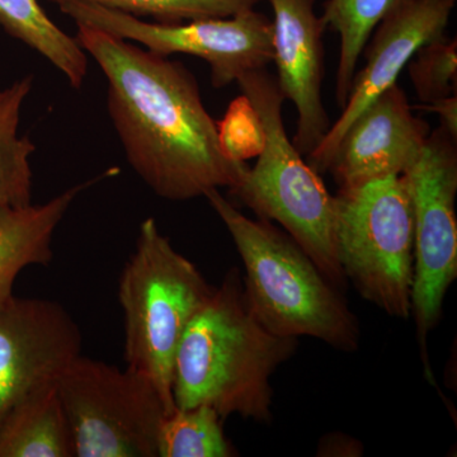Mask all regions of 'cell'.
<instances>
[{
    "label": "cell",
    "instance_id": "1",
    "mask_svg": "<svg viewBox=\"0 0 457 457\" xmlns=\"http://www.w3.org/2000/svg\"><path fill=\"white\" fill-rule=\"evenodd\" d=\"M77 27L75 40L106 77L108 114L126 159L147 187L168 201L236 187L249 167L222 152L195 75L134 42Z\"/></svg>",
    "mask_w": 457,
    "mask_h": 457
},
{
    "label": "cell",
    "instance_id": "2",
    "mask_svg": "<svg viewBox=\"0 0 457 457\" xmlns=\"http://www.w3.org/2000/svg\"><path fill=\"white\" fill-rule=\"evenodd\" d=\"M297 338L272 335L245 303L242 275L227 273L186 329L173 365L176 408L209 405L222 420H272L270 378L293 356Z\"/></svg>",
    "mask_w": 457,
    "mask_h": 457
},
{
    "label": "cell",
    "instance_id": "3",
    "mask_svg": "<svg viewBox=\"0 0 457 457\" xmlns=\"http://www.w3.org/2000/svg\"><path fill=\"white\" fill-rule=\"evenodd\" d=\"M204 198L242 258L245 303L264 329L285 338L312 337L339 351L357 350V318L339 288L293 237L270 221L249 219L219 189Z\"/></svg>",
    "mask_w": 457,
    "mask_h": 457
},
{
    "label": "cell",
    "instance_id": "4",
    "mask_svg": "<svg viewBox=\"0 0 457 457\" xmlns=\"http://www.w3.org/2000/svg\"><path fill=\"white\" fill-rule=\"evenodd\" d=\"M263 123V150L253 168L230 189L246 207L267 221H276L314 261L336 287L345 284L336 245V201L320 173L303 161L286 132V99L276 77L266 69L237 80Z\"/></svg>",
    "mask_w": 457,
    "mask_h": 457
},
{
    "label": "cell",
    "instance_id": "5",
    "mask_svg": "<svg viewBox=\"0 0 457 457\" xmlns=\"http://www.w3.org/2000/svg\"><path fill=\"white\" fill-rule=\"evenodd\" d=\"M200 270L171 245L153 218L141 222L134 253L123 267L119 302L128 368L155 385L168 414L173 365L180 339L213 293Z\"/></svg>",
    "mask_w": 457,
    "mask_h": 457
},
{
    "label": "cell",
    "instance_id": "6",
    "mask_svg": "<svg viewBox=\"0 0 457 457\" xmlns=\"http://www.w3.org/2000/svg\"><path fill=\"white\" fill-rule=\"evenodd\" d=\"M336 245L345 278L392 317H411L414 218L404 174L339 187Z\"/></svg>",
    "mask_w": 457,
    "mask_h": 457
},
{
    "label": "cell",
    "instance_id": "7",
    "mask_svg": "<svg viewBox=\"0 0 457 457\" xmlns=\"http://www.w3.org/2000/svg\"><path fill=\"white\" fill-rule=\"evenodd\" d=\"M75 457H158V433L168 411L140 372L75 357L56 383Z\"/></svg>",
    "mask_w": 457,
    "mask_h": 457
},
{
    "label": "cell",
    "instance_id": "8",
    "mask_svg": "<svg viewBox=\"0 0 457 457\" xmlns=\"http://www.w3.org/2000/svg\"><path fill=\"white\" fill-rule=\"evenodd\" d=\"M57 5L77 26L93 27L158 55L200 57L210 65L215 88L237 83L243 75L273 62L272 21L255 8L231 17L158 23L95 3L66 0Z\"/></svg>",
    "mask_w": 457,
    "mask_h": 457
},
{
    "label": "cell",
    "instance_id": "9",
    "mask_svg": "<svg viewBox=\"0 0 457 457\" xmlns=\"http://www.w3.org/2000/svg\"><path fill=\"white\" fill-rule=\"evenodd\" d=\"M414 218V270L411 315L426 372L427 337L437 326L445 296L457 278L456 139L438 126L416 163L404 173Z\"/></svg>",
    "mask_w": 457,
    "mask_h": 457
},
{
    "label": "cell",
    "instance_id": "10",
    "mask_svg": "<svg viewBox=\"0 0 457 457\" xmlns=\"http://www.w3.org/2000/svg\"><path fill=\"white\" fill-rule=\"evenodd\" d=\"M80 350L79 328L62 303L14 295L0 303V423L27 396L55 385Z\"/></svg>",
    "mask_w": 457,
    "mask_h": 457
},
{
    "label": "cell",
    "instance_id": "11",
    "mask_svg": "<svg viewBox=\"0 0 457 457\" xmlns=\"http://www.w3.org/2000/svg\"><path fill=\"white\" fill-rule=\"evenodd\" d=\"M457 0H411L384 18L366 44V62L354 74L347 101L324 139L306 156L318 173H326L339 140L351 123L399 75L420 47L444 37Z\"/></svg>",
    "mask_w": 457,
    "mask_h": 457
},
{
    "label": "cell",
    "instance_id": "12",
    "mask_svg": "<svg viewBox=\"0 0 457 457\" xmlns=\"http://www.w3.org/2000/svg\"><path fill=\"white\" fill-rule=\"evenodd\" d=\"M273 12V62L278 86L297 112L294 145L303 156L330 128L323 101L326 27L315 13V0H269Z\"/></svg>",
    "mask_w": 457,
    "mask_h": 457
},
{
    "label": "cell",
    "instance_id": "13",
    "mask_svg": "<svg viewBox=\"0 0 457 457\" xmlns=\"http://www.w3.org/2000/svg\"><path fill=\"white\" fill-rule=\"evenodd\" d=\"M431 131L413 114L404 89L394 84L351 123L327 171L338 187L403 174L416 163Z\"/></svg>",
    "mask_w": 457,
    "mask_h": 457
},
{
    "label": "cell",
    "instance_id": "14",
    "mask_svg": "<svg viewBox=\"0 0 457 457\" xmlns=\"http://www.w3.org/2000/svg\"><path fill=\"white\" fill-rule=\"evenodd\" d=\"M116 170L66 189L47 203L12 207L0 204V303L13 296L18 275L53 260L54 234L75 198Z\"/></svg>",
    "mask_w": 457,
    "mask_h": 457
},
{
    "label": "cell",
    "instance_id": "15",
    "mask_svg": "<svg viewBox=\"0 0 457 457\" xmlns=\"http://www.w3.org/2000/svg\"><path fill=\"white\" fill-rule=\"evenodd\" d=\"M0 457H75L56 384L27 396L4 417Z\"/></svg>",
    "mask_w": 457,
    "mask_h": 457
},
{
    "label": "cell",
    "instance_id": "16",
    "mask_svg": "<svg viewBox=\"0 0 457 457\" xmlns=\"http://www.w3.org/2000/svg\"><path fill=\"white\" fill-rule=\"evenodd\" d=\"M0 27L55 66L73 88L83 86L88 74L86 51L47 16L38 0H0Z\"/></svg>",
    "mask_w": 457,
    "mask_h": 457
},
{
    "label": "cell",
    "instance_id": "17",
    "mask_svg": "<svg viewBox=\"0 0 457 457\" xmlns=\"http://www.w3.org/2000/svg\"><path fill=\"white\" fill-rule=\"evenodd\" d=\"M411 0H327L323 22L339 37V57L336 75L337 104L347 101L357 66L378 23Z\"/></svg>",
    "mask_w": 457,
    "mask_h": 457
},
{
    "label": "cell",
    "instance_id": "18",
    "mask_svg": "<svg viewBox=\"0 0 457 457\" xmlns=\"http://www.w3.org/2000/svg\"><path fill=\"white\" fill-rule=\"evenodd\" d=\"M32 88V75L0 88V204L4 206L32 204L31 156L36 147L29 137L20 135L21 113Z\"/></svg>",
    "mask_w": 457,
    "mask_h": 457
},
{
    "label": "cell",
    "instance_id": "19",
    "mask_svg": "<svg viewBox=\"0 0 457 457\" xmlns=\"http://www.w3.org/2000/svg\"><path fill=\"white\" fill-rule=\"evenodd\" d=\"M221 420L220 414L209 405L174 409L159 428L158 457L237 456Z\"/></svg>",
    "mask_w": 457,
    "mask_h": 457
},
{
    "label": "cell",
    "instance_id": "20",
    "mask_svg": "<svg viewBox=\"0 0 457 457\" xmlns=\"http://www.w3.org/2000/svg\"><path fill=\"white\" fill-rule=\"evenodd\" d=\"M59 3L66 0H51ZM95 3L130 16L150 17L158 23H179L201 18L231 17L254 9L262 0H75Z\"/></svg>",
    "mask_w": 457,
    "mask_h": 457
},
{
    "label": "cell",
    "instance_id": "21",
    "mask_svg": "<svg viewBox=\"0 0 457 457\" xmlns=\"http://www.w3.org/2000/svg\"><path fill=\"white\" fill-rule=\"evenodd\" d=\"M408 73L422 104L456 95V38L441 37L429 42L408 62Z\"/></svg>",
    "mask_w": 457,
    "mask_h": 457
},
{
    "label": "cell",
    "instance_id": "22",
    "mask_svg": "<svg viewBox=\"0 0 457 457\" xmlns=\"http://www.w3.org/2000/svg\"><path fill=\"white\" fill-rule=\"evenodd\" d=\"M219 143L231 161L245 162L257 158L263 150V123L257 110L245 95L230 102L220 121H216Z\"/></svg>",
    "mask_w": 457,
    "mask_h": 457
},
{
    "label": "cell",
    "instance_id": "23",
    "mask_svg": "<svg viewBox=\"0 0 457 457\" xmlns=\"http://www.w3.org/2000/svg\"><path fill=\"white\" fill-rule=\"evenodd\" d=\"M418 108H425L428 112L437 114L440 128L457 140V95L438 99L428 104H420Z\"/></svg>",
    "mask_w": 457,
    "mask_h": 457
}]
</instances>
